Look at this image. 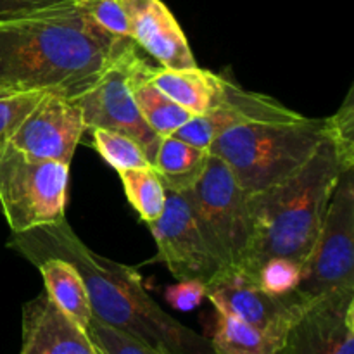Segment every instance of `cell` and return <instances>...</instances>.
<instances>
[{"label":"cell","instance_id":"8fae6325","mask_svg":"<svg viewBox=\"0 0 354 354\" xmlns=\"http://www.w3.org/2000/svg\"><path fill=\"white\" fill-rule=\"evenodd\" d=\"M83 133V114L75 100L47 92L28 113L9 142L33 158L71 166Z\"/></svg>","mask_w":354,"mask_h":354},{"label":"cell","instance_id":"d6986e66","mask_svg":"<svg viewBox=\"0 0 354 354\" xmlns=\"http://www.w3.org/2000/svg\"><path fill=\"white\" fill-rule=\"evenodd\" d=\"M41 273L45 283V292L52 303L80 328L86 332L92 320L88 294L82 277L71 263L59 258H45L35 265Z\"/></svg>","mask_w":354,"mask_h":354},{"label":"cell","instance_id":"83f0119b","mask_svg":"<svg viewBox=\"0 0 354 354\" xmlns=\"http://www.w3.org/2000/svg\"><path fill=\"white\" fill-rule=\"evenodd\" d=\"M330 118L332 137L344 145L346 149L354 151V86L351 85L349 92L346 93L341 107L335 111Z\"/></svg>","mask_w":354,"mask_h":354},{"label":"cell","instance_id":"f1b7e54d","mask_svg":"<svg viewBox=\"0 0 354 354\" xmlns=\"http://www.w3.org/2000/svg\"><path fill=\"white\" fill-rule=\"evenodd\" d=\"M57 2H62V0H0V19L14 16V14L28 12V10L52 6V3Z\"/></svg>","mask_w":354,"mask_h":354},{"label":"cell","instance_id":"6da1fadb","mask_svg":"<svg viewBox=\"0 0 354 354\" xmlns=\"http://www.w3.org/2000/svg\"><path fill=\"white\" fill-rule=\"evenodd\" d=\"M133 45L97 26L75 0L2 17L0 92H48L73 100Z\"/></svg>","mask_w":354,"mask_h":354},{"label":"cell","instance_id":"8992f818","mask_svg":"<svg viewBox=\"0 0 354 354\" xmlns=\"http://www.w3.org/2000/svg\"><path fill=\"white\" fill-rule=\"evenodd\" d=\"M232 275L244 272L256 241V221L249 194L218 156L211 154L199 182L183 192Z\"/></svg>","mask_w":354,"mask_h":354},{"label":"cell","instance_id":"9c48e42d","mask_svg":"<svg viewBox=\"0 0 354 354\" xmlns=\"http://www.w3.org/2000/svg\"><path fill=\"white\" fill-rule=\"evenodd\" d=\"M137 52H140L137 45L128 48L86 92L73 100L82 109L85 131L102 128L127 135L144 149L152 165L161 137L145 123L128 85L130 62Z\"/></svg>","mask_w":354,"mask_h":354},{"label":"cell","instance_id":"277c9868","mask_svg":"<svg viewBox=\"0 0 354 354\" xmlns=\"http://www.w3.org/2000/svg\"><path fill=\"white\" fill-rule=\"evenodd\" d=\"M332 135L330 118L256 121L225 131L211 144L248 194L275 187L297 171Z\"/></svg>","mask_w":354,"mask_h":354},{"label":"cell","instance_id":"ac0fdd59","mask_svg":"<svg viewBox=\"0 0 354 354\" xmlns=\"http://www.w3.org/2000/svg\"><path fill=\"white\" fill-rule=\"evenodd\" d=\"M209 156L207 149L196 147L175 135H168L159 142L152 168L165 183L166 190L183 194L189 192L204 175Z\"/></svg>","mask_w":354,"mask_h":354},{"label":"cell","instance_id":"7a4b0ae2","mask_svg":"<svg viewBox=\"0 0 354 354\" xmlns=\"http://www.w3.org/2000/svg\"><path fill=\"white\" fill-rule=\"evenodd\" d=\"M7 248L31 265L45 258L71 263L85 283L93 318L102 324L166 353L214 354L206 337L175 320L149 296L137 270L92 251L66 218L23 234H10Z\"/></svg>","mask_w":354,"mask_h":354},{"label":"cell","instance_id":"603a6c76","mask_svg":"<svg viewBox=\"0 0 354 354\" xmlns=\"http://www.w3.org/2000/svg\"><path fill=\"white\" fill-rule=\"evenodd\" d=\"M86 334L100 354H171L152 348L140 339L102 324L93 317L86 327Z\"/></svg>","mask_w":354,"mask_h":354},{"label":"cell","instance_id":"2e32d148","mask_svg":"<svg viewBox=\"0 0 354 354\" xmlns=\"http://www.w3.org/2000/svg\"><path fill=\"white\" fill-rule=\"evenodd\" d=\"M149 78L192 116H203L213 109L223 95L227 78L213 71L199 68L169 69L149 64Z\"/></svg>","mask_w":354,"mask_h":354},{"label":"cell","instance_id":"3957f363","mask_svg":"<svg viewBox=\"0 0 354 354\" xmlns=\"http://www.w3.org/2000/svg\"><path fill=\"white\" fill-rule=\"evenodd\" d=\"M349 168H354V151L330 135L294 175L279 185L249 194L256 241L251 258L239 277L256 286V273L270 258L306 265L335 185Z\"/></svg>","mask_w":354,"mask_h":354},{"label":"cell","instance_id":"cb8c5ba5","mask_svg":"<svg viewBox=\"0 0 354 354\" xmlns=\"http://www.w3.org/2000/svg\"><path fill=\"white\" fill-rule=\"evenodd\" d=\"M303 280V266L292 259L270 258L256 273V286L272 296H290Z\"/></svg>","mask_w":354,"mask_h":354},{"label":"cell","instance_id":"4fadbf2b","mask_svg":"<svg viewBox=\"0 0 354 354\" xmlns=\"http://www.w3.org/2000/svg\"><path fill=\"white\" fill-rule=\"evenodd\" d=\"M299 116L273 97L249 92L227 78L223 95L216 106L203 116H192L175 131V137L196 147L207 149L225 131L256 121H282Z\"/></svg>","mask_w":354,"mask_h":354},{"label":"cell","instance_id":"ba28073f","mask_svg":"<svg viewBox=\"0 0 354 354\" xmlns=\"http://www.w3.org/2000/svg\"><path fill=\"white\" fill-rule=\"evenodd\" d=\"M158 256L176 280H201L206 287L232 277L214 251L185 194L166 190L165 211L147 225Z\"/></svg>","mask_w":354,"mask_h":354},{"label":"cell","instance_id":"52a82bcc","mask_svg":"<svg viewBox=\"0 0 354 354\" xmlns=\"http://www.w3.org/2000/svg\"><path fill=\"white\" fill-rule=\"evenodd\" d=\"M339 289H354V168L335 185L296 294L310 301Z\"/></svg>","mask_w":354,"mask_h":354},{"label":"cell","instance_id":"484cf974","mask_svg":"<svg viewBox=\"0 0 354 354\" xmlns=\"http://www.w3.org/2000/svg\"><path fill=\"white\" fill-rule=\"evenodd\" d=\"M44 93L47 92H0V147L10 140Z\"/></svg>","mask_w":354,"mask_h":354},{"label":"cell","instance_id":"7c38bea8","mask_svg":"<svg viewBox=\"0 0 354 354\" xmlns=\"http://www.w3.org/2000/svg\"><path fill=\"white\" fill-rule=\"evenodd\" d=\"M206 299L218 313L230 315L282 341L306 304L296 292L283 297L272 296L239 275L206 287Z\"/></svg>","mask_w":354,"mask_h":354},{"label":"cell","instance_id":"5b68a950","mask_svg":"<svg viewBox=\"0 0 354 354\" xmlns=\"http://www.w3.org/2000/svg\"><path fill=\"white\" fill-rule=\"evenodd\" d=\"M69 165L0 147V211L10 234L57 223L66 218Z\"/></svg>","mask_w":354,"mask_h":354},{"label":"cell","instance_id":"9a60e30c","mask_svg":"<svg viewBox=\"0 0 354 354\" xmlns=\"http://www.w3.org/2000/svg\"><path fill=\"white\" fill-rule=\"evenodd\" d=\"M19 354H100L88 334L69 320L47 292L23 306Z\"/></svg>","mask_w":354,"mask_h":354},{"label":"cell","instance_id":"30bf717a","mask_svg":"<svg viewBox=\"0 0 354 354\" xmlns=\"http://www.w3.org/2000/svg\"><path fill=\"white\" fill-rule=\"evenodd\" d=\"M279 354H354V289L306 301Z\"/></svg>","mask_w":354,"mask_h":354},{"label":"cell","instance_id":"7402d4cb","mask_svg":"<svg viewBox=\"0 0 354 354\" xmlns=\"http://www.w3.org/2000/svg\"><path fill=\"white\" fill-rule=\"evenodd\" d=\"M92 137L93 147L99 152L100 158L111 166V168L121 171V169H133V168H152L145 156L144 149L123 133L111 130H102V128H92L86 130Z\"/></svg>","mask_w":354,"mask_h":354},{"label":"cell","instance_id":"44dd1931","mask_svg":"<svg viewBox=\"0 0 354 354\" xmlns=\"http://www.w3.org/2000/svg\"><path fill=\"white\" fill-rule=\"evenodd\" d=\"M124 196L142 221L152 223L165 211L166 187L154 168H133L118 171Z\"/></svg>","mask_w":354,"mask_h":354},{"label":"cell","instance_id":"d4e9b609","mask_svg":"<svg viewBox=\"0 0 354 354\" xmlns=\"http://www.w3.org/2000/svg\"><path fill=\"white\" fill-rule=\"evenodd\" d=\"M76 6L113 37L130 38V21L123 0H75Z\"/></svg>","mask_w":354,"mask_h":354},{"label":"cell","instance_id":"e0dca14e","mask_svg":"<svg viewBox=\"0 0 354 354\" xmlns=\"http://www.w3.org/2000/svg\"><path fill=\"white\" fill-rule=\"evenodd\" d=\"M149 62L142 57L140 52L133 55L128 73V85L133 95L138 111L144 116L145 123L159 135H173L183 123L192 118L189 111L173 102L162 90H159L149 78Z\"/></svg>","mask_w":354,"mask_h":354},{"label":"cell","instance_id":"4316f807","mask_svg":"<svg viewBox=\"0 0 354 354\" xmlns=\"http://www.w3.org/2000/svg\"><path fill=\"white\" fill-rule=\"evenodd\" d=\"M165 299L175 310L192 311L206 299V283L201 280H178L166 289Z\"/></svg>","mask_w":354,"mask_h":354},{"label":"cell","instance_id":"5bb4252c","mask_svg":"<svg viewBox=\"0 0 354 354\" xmlns=\"http://www.w3.org/2000/svg\"><path fill=\"white\" fill-rule=\"evenodd\" d=\"M123 3L130 21V38L140 50L162 68H196L189 40L162 0H123Z\"/></svg>","mask_w":354,"mask_h":354},{"label":"cell","instance_id":"ffe728a7","mask_svg":"<svg viewBox=\"0 0 354 354\" xmlns=\"http://www.w3.org/2000/svg\"><path fill=\"white\" fill-rule=\"evenodd\" d=\"M209 342L214 354H279L283 346L282 339L225 313H218L216 328Z\"/></svg>","mask_w":354,"mask_h":354}]
</instances>
